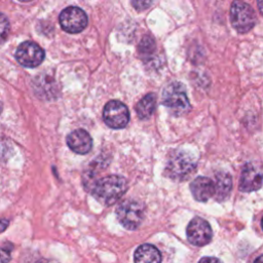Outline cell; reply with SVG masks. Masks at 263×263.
I'll list each match as a JSON object with an SVG mask.
<instances>
[{"label": "cell", "instance_id": "603a6c76", "mask_svg": "<svg viewBox=\"0 0 263 263\" xmlns=\"http://www.w3.org/2000/svg\"><path fill=\"white\" fill-rule=\"evenodd\" d=\"M254 263H262V256H259V257L255 260Z\"/></svg>", "mask_w": 263, "mask_h": 263}, {"label": "cell", "instance_id": "7c38bea8", "mask_svg": "<svg viewBox=\"0 0 263 263\" xmlns=\"http://www.w3.org/2000/svg\"><path fill=\"white\" fill-rule=\"evenodd\" d=\"M190 190L197 201H208L214 196L213 180L206 177H197L191 182Z\"/></svg>", "mask_w": 263, "mask_h": 263}, {"label": "cell", "instance_id": "d6986e66", "mask_svg": "<svg viewBox=\"0 0 263 263\" xmlns=\"http://www.w3.org/2000/svg\"><path fill=\"white\" fill-rule=\"evenodd\" d=\"M10 252L5 249H0V263H8L10 261Z\"/></svg>", "mask_w": 263, "mask_h": 263}, {"label": "cell", "instance_id": "9c48e42d", "mask_svg": "<svg viewBox=\"0 0 263 263\" xmlns=\"http://www.w3.org/2000/svg\"><path fill=\"white\" fill-rule=\"evenodd\" d=\"M15 57L21 65L28 68H34L43 62L44 50L37 43L26 41L17 47Z\"/></svg>", "mask_w": 263, "mask_h": 263}, {"label": "cell", "instance_id": "52a82bcc", "mask_svg": "<svg viewBox=\"0 0 263 263\" xmlns=\"http://www.w3.org/2000/svg\"><path fill=\"white\" fill-rule=\"evenodd\" d=\"M60 24L68 33H79L87 26V15L81 8L69 6L61 12Z\"/></svg>", "mask_w": 263, "mask_h": 263}, {"label": "cell", "instance_id": "ac0fdd59", "mask_svg": "<svg viewBox=\"0 0 263 263\" xmlns=\"http://www.w3.org/2000/svg\"><path fill=\"white\" fill-rule=\"evenodd\" d=\"M152 2L150 1H144V0H141V1H133L132 4L133 6L138 9V10H143V9H146L148 8L150 5H151Z\"/></svg>", "mask_w": 263, "mask_h": 263}, {"label": "cell", "instance_id": "8fae6325", "mask_svg": "<svg viewBox=\"0 0 263 263\" xmlns=\"http://www.w3.org/2000/svg\"><path fill=\"white\" fill-rule=\"evenodd\" d=\"M67 145L77 154H86L91 149L92 140L86 130L79 128L68 135Z\"/></svg>", "mask_w": 263, "mask_h": 263}, {"label": "cell", "instance_id": "5bb4252c", "mask_svg": "<svg viewBox=\"0 0 263 263\" xmlns=\"http://www.w3.org/2000/svg\"><path fill=\"white\" fill-rule=\"evenodd\" d=\"M134 260L135 263H161V255L153 245L144 243L136 250Z\"/></svg>", "mask_w": 263, "mask_h": 263}, {"label": "cell", "instance_id": "6da1fadb", "mask_svg": "<svg viewBox=\"0 0 263 263\" xmlns=\"http://www.w3.org/2000/svg\"><path fill=\"white\" fill-rule=\"evenodd\" d=\"M127 189V182L123 177L111 175L98 180L92 187V195L104 205L115 203Z\"/></svg>", "mask_w": 263, "mask_h": 263}, {"label": "cell", "instance_id": "30bf717a", "mask_svg": "<svg viewBox=\"0 0 263 263\" xmlns=\"http://www.w3.org/2000/svg\"><path fill=\"white\" fill-rule=\"evenodd\" d=\"M262 173L259 166L254 163H247L241 172L239 179V190L251 192L261 188Z\"/></svg>", "mask_w": 263, "mask_h": 263}, {"label": "cell", "instance_id": "7a4b0ae2", "mask_svg": "<svg viewBox=\"0 0 263 263\" xmlns=\"http://www.w3.org/2000/svg\"><path fill=\"white\" fill-rule=\"evenodd\" d=\"M196 170L195 160L186 152L174 151L167 158L164 174L174 181H185Z\"/></svg>", "mask_w": 263, "mask_h": 263}, {"label": "cell", "instance_id": "2e32d148", "mask_svg": "<svg viewBox=\"0 0 263 263\" xmlns=\"http://www.w3.org/2000/svg\"><path fill=\"white\" fill-rule=\"evenodd\" d=\"M156 46H155V42L153 40L152 37L150 36H144L143 39L141 40L140 44H139V52L142 55H150L152 52H154Z\"/></svg>", "mask_w": 263, "mask_h": 263}, {"label": "cell", "instance_id": "44dd1931", "mask_svg": "<svg viewBox=\"0 0 263 263\" xmlns=\"http://www.w3.org/2000/svg\"><path fill=\"white\" fill-rule=\"evenodd\" d=\"M8 226V220L6 219H0V233L3 232Z\"/></svg>", "mask_w": 263, "mask_h": 263}, {"label": "cell", "instance_id": "e0dca14e", "mask_svg": "<svg viewBox=\"0 0 263 263\" xmlns=\"http://www.w3.org/2000/svg\"><path fill=\"white\" fill-rule=\"evenodd\" d=\"M8 32H9V22L3 13H0V44L5 41V39L7 38Z\"/></svg>", "mask_w": 263, "mask_h": 263}, {"label": "cell", "instance_id": "7402d4cb", "mask_svg": "<svg viewBox=\"0 0 263 263\" xmlns=\"http://www.w3.org/2000/svg\"><path fill=\"white\" fill-rule=\"evenodd\" d=\"M36 263H57V262L53 260H49V259H41V260L37 261Z\"/></svg>", "mask_w": 263, "mask_h": 263}, {"label": "cell", "instance_id": "4fadbf2b", "mask_svg": "<svg viewBox=\"0 0 263 263\" xmlns=\"http://www.w3.org/2000/svg\"><path fill=\"white\" fill-rule=\"evenodd\" d=\"M214 183V196L218 201L225 200L231 192L232 179L229 174L225 172L217 173Z\"/></svg>", "mask_w": 263, "mask_h": 263}, {"label": "cell", "instance_id": "3957f363", "mask_svg": "<svg viewBox=\"0 0 263 263\" xmlns=\"http://www.w3.org/2000/svg\"><path fill=\"white\" fill-rule=\"evenodd\" d=\"M162 104L176 116L187 113L190 110V103L185 86L178 81L167 84L162 92Z\"/></svg>", "mask_w": 263, "mask_h": 263}, {"label": "cell", "instance_id": "5b68a950", "mask_svg": "<svg viewBox=\"0 0 263 263\" xmlns=\"http://www.w3.org/2000/svg\"><path fill=\"white\" fill-rule=\"evenodd\" d=\"M230 22L238 33H247L256 24V13L248 3L235 1L230 7Z\"/></svg>", "mask_w": 263, "mask_h": 263}, {"label": "cell", "instance_id": "ffe728a7", "mask_svg": "<svg viewBox=\"0 0 263 263\" xmlns=\"http://www.w3.org/2000/svg\"><path fill=\"white\" fill-rule=\"evenodd\" d=\"M198 263H222L220 260H218L217 258H213V257H203L199 260Z\"/></svg>", "mask_w": 263, "mask_h": 263}, {"label": "cell", "instance_id": "8992f818", "mask_svg": "<svg viewBox=\"0 0 263 263\" xmlns=\"http://www.w3.org/2000/svg\"><path fill=\"white\" fill-rule=\"evenodd\" d=\"M103 119L105 123L111 128H123L128 123L129 112L127 107L122 102L112 100L108 102L104 107Z\"/></svg>", "mask_w": 263, "mask_h": 263}, {"label": "cell", "instance_id": "ba28073f", "mask_svg": "<svg viewBox=\"0 0 263 263\" xmlns=\"http://www.w3.org/2000/svg\"><path fill=\"white\" fill-rule=\"evenodd\" d=\"M186 234L189 242L197 247L209 243L213 236L212 228L209 222L199 217H195L189 222L186 229Z\"/></svg>", "mask_w": 263, "mask_h": 263}, {"label": "cell", "instance_id": "277c9868", "mask_svg": "<svg viewBox=\"0 0 263 263\" xmlns=\"http://www.w3.org/2000/svg\"><path fill=\"white\" fill-rule=\"evenodd\" d=\"M116 217L119 223L128 230L137 229L144 219V206L137 200L126 199L116 209Z\"/></svg>", "mask_w": 263, "mask_h": 263}, {"label": "cell", "instance_id": "9a60e30c", "mask_svg": "<svg viewBox=\"0 0 263 263\" xmlns=\"http://www.w3.org/2000/svg\"><path fill=\"white\" fill-rule=\"evenodd\" d=\"M156 106V96L154 93L146 95L141 101L136 105V111L141 119L149 118L155 110Z\"/></svg>", "mask_w": 263, "mask_h": 263}]
</instances>
